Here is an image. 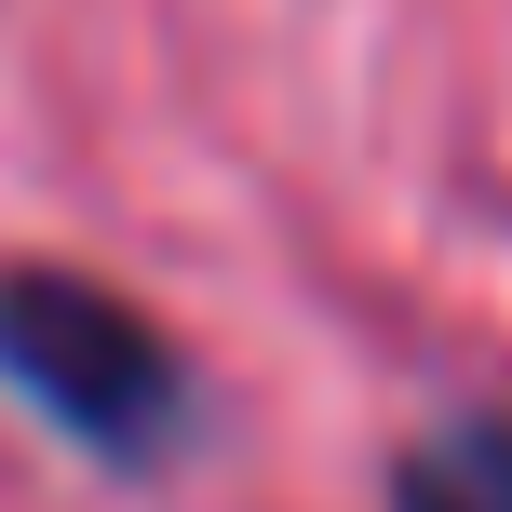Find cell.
Wrapping results in <instances>:
<instances>
[{"label":"cell","mask_w":512,"mask_h":512,"mask_svg":"<svg viewBox=\"0 0 512 512\" xmlns=\"http://www.w3.org/2000/svg\"><path fill=\"white\" fill-rule=\"evenodd\" d=\"M0 378L27 391V418H54L108 472H149L189 432V364L162 351V324L135 297H108L81 270H0Z\"/></svg>","instance_id":"obj_1"},{"label":"cell","mask_w":512,"mask_h":512,"mask_svg":"<svg viewBox=\"0 0 512 512\" xmlns=\"http://www.w3.org/2000/svg\"><path fill=\"white\" fill-rule=\"evenodd\" d=\"M391 512H512V418H445L432 445H405Z\"/></svg>","instance_id":"obj_2"}]
</instances>
